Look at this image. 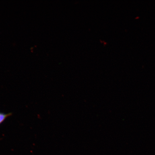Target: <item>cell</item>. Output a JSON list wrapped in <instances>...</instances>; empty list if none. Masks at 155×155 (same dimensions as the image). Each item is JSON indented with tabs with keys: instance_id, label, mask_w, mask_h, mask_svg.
Here are the masks:
<instances>
[{
	"instance_id": "obj_1",
	"label": "cell",
	"mask_w": 155,
	"mask_h": 155,
	"mask_svg": "<svg viewBox=\"0 0 155 155\" xmlns=\"http://www.w3.org/2000/svg\"><path fill=\"white\" fill-rule=\"evenodd\" d=\"M12 115V113L5 114L0 112V125L4 121L7 117Z\"/></svg>"
},
{
	"instance_id": "obj_2",
	"label": "cell",
	"mask_w": 155,
	"mask_h": 155,
	"mask_svg": "<svg viewBox=\"0 0 155 155\" xmlns=\"http://www.w3.org/2000/svg\"></svg>"
}]
</instances>
